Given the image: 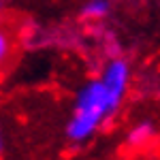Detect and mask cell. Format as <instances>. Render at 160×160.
<instances>
[{
  "label": "cell",
  "mask_w": 160,
  "mask_h": 160,
  "mask_svg": "<svg viewBox=\"0 0 160 160\" xmlns=\"http://www.w3.org/2000/svg\"><path fill=\"white\" fill-rule=\"evenodd\" d=\"M122 102L124 96L113 92L100 77L88 79L75 94L73 111L64 128L66 139L75 145L90 141L120 111Z\"/></svg>",
  "instance_id": "cell-1"
},
{
  "label": "cell",
  "mask_w": 160,
  "mask_h": 160,
  "mask_svg": "<svg viewBox=\"0 0 160 160\" xmlns=\"http://www.w3.org/2000/svg\"><path fill=\"white\" fill-rule=\"evenodd\" d=\"M98 77L113 92H118L120 96L126 98V94L130 90V81H132V66H130V62L126 58L113 56V58H109L105 62V66H102Z\"/></svg>",
  "instance_id": "cell-2"
},
{
  "label": "cell",
  "mask_w": 160,
  "mask_h": 160,
  "mask_svg": "<svg viewBox=\"0 0 160 160\" xmlns=\"http://www.w3.org/2000/svg\"><path fill=\"white\" fill-rule=\"evenodd\" d=\"M158 135V128L154 120H139L137 124H132L126 132V145L130 149H143L149 143H154V139Z\"/></svg>",
  "instance_id": "cell-3"
},
{
  "label": "cell",
  "mask_w": 160,
  "mask_h": 160,
  "mask_svg": "<svg viewBox=\"0 0 160 160\" xmlns=\"http://www.w3.org/2000/svg\"><path fill=\"white\" fill-rule=\"evenodd\" d=\"M111 0H86L79 9V15L86 22H102L111 15Z\"/></svg>",
  "instance_id": "cell-4"
},
{
  "label": "cell",
  "mask_w": 160,
  "mask_h": 160,
  "mask_svg": "<svg viewBox=\"0 0 160 160\" xmlns=\"http://www.w3.org/2000/svg\"><path fill=\"white\" fill-rule=\"evenodd\" d=\"M15 47H17L15 32L0 22V71H4L11 64L13 56H15Z\"/></svg>",
  "instance_id": "cell-5"
},
{
  "label": "cell",
  "mask_w": 160,
  "mask_h": 160,
  "mask_svg": "<svg viewBox=\"0 0 160 160\" xmlns=\"http://www.w3.org/2000/svg\"><path fill=\"white\" fill-rule=\"evenodd\" d=\"M4 152V132H2V124H0V156Z\"/></svg>",
  "instance_id": "cell-6"
},
{
  "label": "cell",
  "mask_w": 160,
  "mask_h": 160,
  "mask_svg": "<svg viewBox=\"0 0 160 160\" xmlns=\"http://www.w3.org/2000/svg\"><path fill=\"white\" fill-rule=\"evenodd\" d=\"M0 22H2V4H0Z\"/></svg>",
  "instance_id": "cell-7"
}]
</instances>
